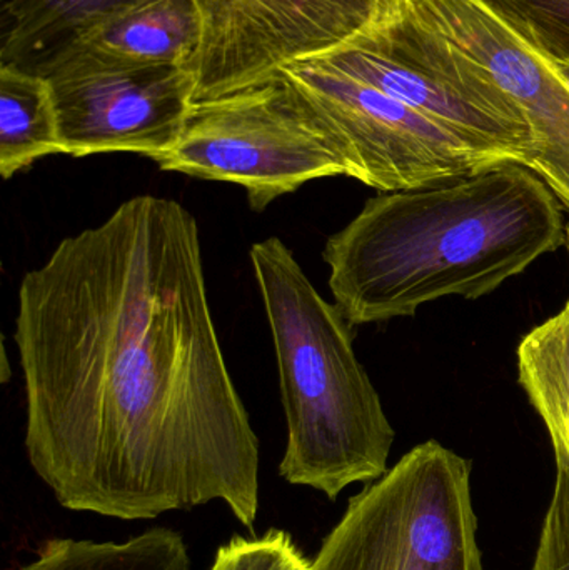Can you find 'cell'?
I'll use <instances>...</instances> for the list:
<instances>
[{"instance_id":"cell-21","label":"cell","mask_w":569,"mask_h":570,"mask_svg":"<svg viewBox=\"0 0 569 570\" xmlns=\"http://www.w3.org/2000/svg\"><path fill=\"white\" fill-rule=\"evenodd\" d=\"M565 246H567L568 253H569V224L567 227V243H565Z\"/></svg>"},{"instance_id":"cell-5","label":"cell","mask_w":569,"mask_h":570,"mask_svg":"<svg viewBox=\"0 0 569 570\" xmlns=\"http://www.w3.org/2000/svg\"><path fill=\"white\" fill-rule=\"evenodd\" d=\"M471 462L436 441L350 499L311 570H483Z\"/></svg>"},{"instance_id":"cell-9","label":"cell","mask_w":569,"mask_h":570,"mask_svg":"<svg viewBox=\"0 0 569 570\" xmlns=\"http://www.w3.org/2000/svg\"><path fill=\"white\" fill-rule=\"evenodd\" d=\"M42 77L66 156L127 153L157 163L176 147L194 102L187 66H127L72 52Z\"/></svg>"},{"instance_id":"cell-10","label":"cell","mask_w":569,"mask_h":570,"mask_svg":"<svg viewBox=\"0 0 569 570\" xmlns=\"http://www.w3.org/2000/svg\"><path fill=\"white\" fill-rule=\"evenodd\" d=\"M473 59L521 110L534 140L530 169L569 210V82L487 0H400Z\"/></svg>"},{"instance_id":"cell-2","label":"cell","mask_w":569,"mask_h":570,"mask_svg":"<svg viewBox=\"0 0 569 570\" xmlns=\"http://www.w3.org/2000/svg\"><path fill=\"white\" fill-rule=\"evenodd\" d=\"M565 243L560 200L530 167L504 163L371 197L323 259L334 302L364 325L450 295L483 297Z\"/></svg>"},{"instance_id":"cell-11","label":"cell","mask_w":569,"mask_h":570,"mask_svg":"<svg viewBox=\"0 0 569 570\" xmlns=\"http://www.w3.org/2000/svg\"><path fill=\"white\" fill-rule=\"evenodd\" d=\"M147 0H0V66L42 76L107 20Z\"/></svg>"},{"instance_id":"cell-16","label":"cell","mask_w":569,"mask_h":570,"mask_svg":"<svg viewBox=\"0 0 569 570\" xmlns=\"http://www.w3.org/2000/svg\"><path fill=\"white\" fill-rule=\"evenodd\" d=\"M534 49L569 62V0H487Z\"/></svg>"},{"instance_id":"cell-7","label":"cell","mask_w":569,"mask_h":570,"mask_svg":"<svg viewBox=\"0 0 569 570\" xmlns=\"http://www.w3.org/2000/svg\"><path fill=\"white\" fill-rule=\"evenodd\" d=\"M281 77L341 137L354 179L380 193L418 189L471 176L500 160L387 94L316 59L283 67Z\"/></svg>"},{"instance_id":"cell-17","label":"cell","mask_w":569,"mask_h":570,"mask_svg":"<svg viewBox=\"0 0 569 570\" xmlns=\"http://www.w3.org/2000/svg\"><path fill=\"white\" fill-rule=\"evenodd\" d=\"M313 562L303 554L286 531L271 529L261 538H234L217 551L209 570H311Z\"/></svg>"},{"instance_id":"cell-13","label":"cell","mask_w":569,"mask_h":570,"mask_svg":"<svg viewBox=\"0 0 569 570\" xmlns=\"http://www.w3.org/2000/svg\"><path fill=\"white\" fill-rule=\"evenodd\" d=\"M60 149L59 120L49 80L0 66V174L9 180Z\"/></svg>"},{"instance_id":"cell-20","label":"cell","mask_w":569,"mask_h":570,"mask_svg":"<svg viewBox=\"0 0 569 570\" xmlns=\"http://www.w3.org/2000/svg\"><path fill=\"white\" fill-rule=\"evenodd\" d=\"M553 60V59H551ZM555 67H557L558 72L565 77V79L569 82V62H561V60H553Z\"/></svg>"},{"instance_id":"cell-6","label":"cell","mask_w":569,"mask_h":570,"mask_svg":"<svg viewBox=\"0 0 569 570\" xmlns=\"http://www.w3.org/2000/svg\"><path fill=\"white\" fill-rule=\"evenodd\" d=\"M313 59L400 100L484 156L527 167L533 160V136L513 100L424 23H406L391 47L363 32Z\"/></svg>"},{"instance_id":"cell-18","label":"cell","mask_w":569,"mask_h":570,"mask_svg":"<svg viewBox=\"0 0 569 570\" xmlns=\"http://www.w3.org/2000/svg\"><path fill=\"white\" fill-rule=\"evenodd\" d=\"M557 458V485L531 570H569V461Z\"/></svg>"},{"instance_id":"cell-15","label":"cell","mask_w":569,"mask_h":570,"mask_svg":"<svg viewBox=\"0 0 569 570\" xmlns=\"http://www.w3.org/2000/svg\"><path fill=\"white\" fill-rule=\"evenodd\" d=\"M20 570H190L179 532L154 528L126 542L52 539Z\"/></svg>"},{"instance_id":"cell-19","label":"cell","mask_w":569,"mask_h":570,"mask_svg":"<svg viewBox=\"0 0 569 570\" xmlns=\"http://www.w3.org/2000/svg\"><path fill=\"white\" fill-rule=\"evenodd\" d=\"M398 2L400 0H381V6H383V19L386 16H390L391 12H393L394 9H396Z\"/></svg>"},{"instance_id":"cell-1","label":"cell","mask_w":569,"mask_h":570,"mask_svg":"<svg viewBox=\"0 0 569 570\" xmlns=\"http://www.w3.org/2000/svg\"><path fill=\"white\" fill-rule=\"evenodd\" d=\"M26 451L69 511L156 519L223 501L253 529L259 439L207 297L196 217L136 196L20 281Z\"/></svg>"},{"instance_id":"cell-4","label":"cell","mask_w":569,"mask_h":570,"mask_svg":"<svg viewBox=\"0 0 569 570\" xmlns=\"http://www.w3.org/2000/svg\"><path fill=\"white\" fill-rule=\"evenodd\" d=\"M156 164L244 187L254 213L313 180L356 176L346 144L281 77L193 102L176 147Z\"/></svg>"},{"instance_id":"cell-14","label":"cell","mask_w":569,"mask_h":570,"mask_svg":"<svg viewBox=\"0 0 569 570\" xmlns=\"http://www.w3.org/2000/svg\"><path fill=\"white\" fill-rule=\"evenodd\" d=\"M518 375L550 432L555 454L569 461V301L524 335L518 347Z\"/></svg>"},{"instance_id":"cell-12","label":"cell","mask_w":569,"mask_h":570,"mask_svg":"<svg viewBox=\"0 0 569 570\" xmlns=\"http://www.w3.org/2000/svg\"><path fill=\"white\" fill-rule=\"evenodd\" d=\"M200 30L197 0H147L107 20L63 56L79 52L127 66H189Z\"/></svg>"},{"instance_id":"cell-8","label":"cell","mask_w":569,"mask_h":570,"mask_svg":"<svg viewBox=\"0 0 569 570\" xmlns=\"http://www.w3.org/2000/svg\"><path fill=\"white\" fill-rule=\"evenodd\" d=\"M200 40L189 70L194 102L276 79L383 19L381 0H197Z\"/></svg>"},{"instance_id":"cell-3","label":"cell","mask_w":569,"mask_h":570,"mask_svg":"<svg viewBox=\"0 0 569 570\" xmlns=\"http://www.w3.org/2000/svg\"><path fill=\"white\" fill-rule=\"evenodd\" d=\"M251 264L269 322L287 444L279 474L336 501L387 472L393 425L354 352L353 324L311 283L293 250L267 237Z\"/></svg>"}]
</instances>
